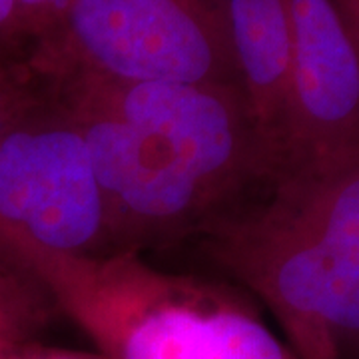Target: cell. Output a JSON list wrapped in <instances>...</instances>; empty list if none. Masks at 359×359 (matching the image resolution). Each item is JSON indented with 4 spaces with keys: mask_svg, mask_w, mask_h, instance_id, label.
<instances>
[{
    "mask_svg": "<svg viewBox=\"0 0 359 359\" xmlns=\"http://www.w3.org/2000/svg\"><path fill=\"white\" fill-rule=\"evenodd\" d=\"M74 116L102 192L112 252L198 236L219 200L148 134L98 104L50 88Z\"/></svg>",
    "mask_w": 359,
    "mask_h": 359,
    "instance_id": "cell-6",
    "label": "cell"
},
{
    "mask_svg": "<svg viewBox=\"0 0 359 359\" xmlns=\"http://www.w3.org/2000/svg\"><path fill=\"white\" fill-rule=\"evenodd\" d=\"M56 318L60 313L44 287L0 257V353L39 341Z\"/></svg>",
    "mask_w": 359,
    "mask_h": 359,
    "instance_id": "cell-9",
    "label": "cell"
},
{
    "mask_svg": "<svg viewBox=\"0 0 359 359\" xmlns=\"http://www.w3.org/2000/svg\"><path fill=\"white\" fill-rule=\"evenodd\" d=\"M112 254L102 192L84 134L50 90L34 92L0 140V244Z\"/></svg>",
    "mask_w": 359,
    "mask_h": 359,
    "instance_id": "cell-4",
    "label": "cell"
},
{
    "mask_svg": "<svg viewBox=\"0 0 359 359\" xmlns=\"http://www.w3.org/2000/svg\"><path fill=\"white\" fill-rule=\"evenodd\" d=\"M22 48L16 0H0V62L14 65L13 54Z\"/></svg>",
    "mask_w": 359,
    "mask_h": 359,
    "instance_id": "cell-13",
    "label": "cell"
},
{
    "mask_svg": "<svg viewBox=\"0 0 359 359\" xmlns=\"http://www.w3.org/2000/svg\"><path fill=\"white\" fill-rule=\"evenodd\" d=\"M290 120L282 164L359 144V46L334 0H287Z\"/></svg>",
    "mask_w": 359,
    "mask_h": 359,
    "instance_id": "cell-7",
    "label": "cell"
},
{
    "mask_svg": "<svg viewBox=\"0 0 359 359\" xmlns=\"http://www.w3.org/2000/svg\"><path fill=\"white\" fill-rule=\"evenodd\" d=\"M48 84L102 106L154 138L218 198L222 210L278 170L236 84L118 82L92 74Z\"/></svg>",
    "mask_w": 359,
    "mask_h": 359,
    "instance_id": "cell-5",
    "label": "cell"
},
{
    "mask_svg": "<svg viewBox=\"0 0 359 359\" xmlns=\"http://www.w3.org/2000/svg\"><path fill=\"white\" fill-rule=\"evenodd\" d=\"M222 6L238 86L280 168L287 142L292 78L287 0H222Z\"/></svg>",
    "mask_w": 359,
    "mask_h": 359,
    "instance_id": "cell-8",
    "label": "cell"
},
{
    "mask_svg": "<svg viewBox=\"0 0 359 359\" xmlns=\"http://www.w3.org/2000/svg\"><path fill=\"white\" fill-rule=\"evenodd\" d=\"M0 257L32 276L108 359H299L245 295L156 268L140 252L84 256L8 242Z\"/></svg>",
    "mask_w": 359,
    "mask_h": 359,
    "instance_id": "cell-2",
    "label": "cell"
},
{
    "mask_svg": "<svg viewBox=\"0 0 359 359\" xmlns=\"http://www.w3.org/2000/svg\"><path fill=\"white\" fill-rule=\"evenodd\" d=\"M32 74L26 66L0 62V140L14 116L22 110L36 90L30 86Z\"/></svg>",
    "mask_w": 359,
    "mask_h": 359,
    "instance_id": "cell-11",
    "label": "cell"
},
{
    "mask_svg": "<svg viewBox=\"0 0 359 359\" xmlns=\"http://www.w3.org/2000/svg\"><path fill=\"white\" fill-rule=\"evenodd\" d=\"M0 359H108L100 351H84V349H66V347H48L39 341H30L25 346L13 347L2 351Z\"/></svg>",
    "mask_w": 359,
    "mask_h": 359,
    "instance_id": "cell-12",
    "label": "cell"
},
{
    "mask_svg": "<svg viewBox=\"0 0 359 359\" xmlns=\"http://www.w3.org/2000/svg\"><path fill=\"white\" fill-rule=\"evenodd\" d=\"M334 2L344 16L351 36L359 46V0H334Z\"/></svg>",
    "mask_w": 359,
    "mask_h": 359,
    "instance_id": "cell-14",
    "label": "cell"
},
{
    "mask_svg": "<svg viewBox=\"0 0 359 359\" xmlns=\"http://www.w3.org/2000/svg\"><path fill=\"white\" fill-rule=\"evenodd\" d=\"M68 4L70 0H16L22 46L28 44L32 50L46 39L58 26Z\"/></svg>",
    "mask_w": 359,
    "mask_h": 359,
    "instance_id": "cell-10",
    "label": "cell"
},
{
    "mask_svg": "<svg viewBox=\"0 0 359 359\" xmlns=\"http://www.w3.org/2000/svg\"><path fill=\"white\" fill-rule=\"evenodd\" d=\"M299 359H359V144L287 162L198 233Z\"/></svg>",
    "mask_w": 359,
    "mask_h": 359,
    "instance_id": "cell-1",
    "label": "cell"
},
{
    "mask_svg": "<svg viewBox=\"0 0 359 359\" xmlns=\"http://www.w3.org/2000/svg\"><path fill=\"white\" fill-rule=\"evenodd\" d=\"M32 76L236 84L222 0H70L28 52Z\"/></svg>",
    "mask_w": 359,
    "mask_h": 359,
    "instance_id": "cell-3",
    "label": "cell"
}]
</instances>
